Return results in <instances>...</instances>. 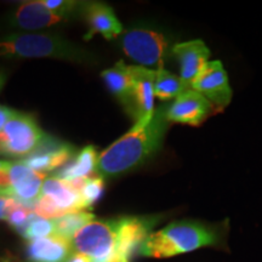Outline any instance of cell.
I'll use <instances>...</instances> for the list:
<instances>
[{"instance_id": "cb8c5ba5", "label": "cell", "mask_w": 262, "mask_h": 262, "mask_svg": "<svg viewBox=\"0 0 262 262\" xmlns=\"http://www.w3.org/2000/svg\"><path fill=\"white\" fill-rule=\"evenodd\" d=\"M17 204L18 202L11 195L0 193V221L8 220L9 214L15 206H17Z\"/></svg>"}, {"instance_id": "7c38bea8", "label": "cell", "mask_w": 262, "mask_h": 262, "mask_svg": "<svg viewBox=\"0 0 262 262\" xmlns=\"http://www.w3.org/2000/svg\"><path fill=\"white\" fill-rule=\"evenodd\" d=\"M135 84L136 96V120L135 127L148 125L155 116V79L156 70L142 67L139 64L127 66Z\"/></svg>"}, {"instance_id": "ba28073f", "label": "cell", "mask_w": 262, "mask_h": 262, "mask_svg": "<svg viewBox=\"0 0 262 262\" xmlns=\"http://www.w3.org/2000/svg\"><path fill=\"white\" fill-rule=\"evenodd\" d=\"M192 89L210 101L217 112L227 107L233 96L227 72L220 61H209L193 80Z\"/></svg>"}, {"instance_id": "f1b7e54d", "label": "cell", "mask_w": 262, "mask_h": 262, "mask_svg": "<svg viewBox=\"0 0 262 262\" xmlns=\"http://www.w3.org/2000/svg\"><path fill=\"white\" fill-rule=\"evenodd\" d=\"M0 262H21V261L15 260V258H11V257H4L0 260Z\"/></svg>"}, {"instance_id": "5bb4252c", "label": "cell", "mask_w": 262, "mask_h": 262, "mask_svg": "<svg viewBox=\"0 0 262 262\" xmlns=\"http://www.w3.org/2000/svg\"><path fill=\"white\" fill-rule=\"evenodd\" d=\"M171 54L176 57L180 66V78L192 89V83L209 62L210 50L201 39L175 44Z\"/></svg>"}, {"instance_id": "4316f807", "label": "cell", "mask_w": 262, "mask_h": 262, "mask_svg": "<svg viewBox=\"0 0 262 262\" xmlns=\"http://www.w3.org/2000/svg\"><path fill=\"white\" fill-rule=\"evenodd\" d=\"M11 162H5V160H0V171H6L9 170Z\"/></svg>"}, {"instance_id": "7402d4cb", "label": "cell", "mask_w": 262, "mask_h": 262, "mask_svg": "<svg viewBox=\"0 0 262 262\" xmlns=\"http://www.w3.org/2000/svg\"><path fill=\"white\" fill-rule=\"evenodd\" d=\"M104 188V179L102 176H96V178H88L84 180L83 185L79 188V193L83 201V205L85 210H89L95 203L101 198Z\"/></svg>"}, {"instance_id": "52a82bcc", "label": "cell", "mask_w": 262, "mask_h": 262, "mask_svg": "<svg viewBox=\"0 0 262 262\" xmlns=\"http://www.w3.org/2000/svg\"><path fill=\"white\" fill-rule=\"evenodd\" d=\"M32 209L35 215L44 219H57L71 212L86 211L80 193L71 182L58 175L45 180L40 196Z\"/></svg>"}, {"instance_id": "7a4b0ae2", "label": "cell", "mask_w": 262, "mask_h": 262, "mask_svg": "<svg viewBox=\"0 0 262 262\" xmlns=\"http://www.w3.org/2000/svg\"><path fill=\"white\" fill-rule=\"evenodd\" d=\"M166 107L156 110L148 125L134 126L98 155L96 172L103 179L116 178L140 168L152 158L162 148L170 124L166 118Z\"/></svg>"}, {"instance_id": "30bf717a", "label": "cell", "mask_w": 262, "mask_h": 262, "mask_svg": "<svg viewBox=\"0 0 262 262\" xmlns=\"http://www.w3.org/2000/svg\"><path fill=\"white\" fill-rule=\"evenodd\" d=\"M10 195L21 204L33 208L40 196L48 173L35 171L19 160L11 162L9 168Z\"/></svg>"}, {"instance_id": "ffe728a7", "label": "cell", "mask_w": 262, "mask_h": 262, "mask_svg": "<svg viewBox=\"0 0 262 262\" xmlns=\"http://www.w3.org/2000/svg\"><path fill=\"white\" fill-rule=\"evenodd\" d=\"M95 220V215L89 211H77L66 214L61 217L55 219L56 235L71 242L78 232L89 222Z\"/></svg>"}, {"instance_id": "8fae6325", "label": "cell", "mask_w": 262, "mask_h": 262, "mask_svg": "<svg viewBox=\"0 0 262 262\" xmlns=\"http://www.w3.org/2000/svg\"><path fill=\"white\" fill-rule=\"evenodd\" d=\"M68 21H70L68 18L51 11L44 4V0L21 3L8 17L10 27L24 29V31H39Z\"/></svg>"}, {"instance_id": "ac0fdd59", "label": "cell", "mask_w": 262, "mask_h": 262, "mask_svg": "<svg viewBox=\"0 0 262 262\" xmlns=\"http://www.w3.org/2000/svg\"><path fill=\"white\" fill-rule=\"evenodd\" d=\"M98 155L94 146H86L75 156L74 162L66 165L58 172V176L66 181L72 182L74 180L93 178V173L96 171Z\"/></svg>"}, {"instance_id": "603a6c76", "label": "cell", "mask_w": 262, "mask_h": 262, "mask_svg": "<svg viewBox=\"0 0 262 262\" xmlns=\"http://www.w3.org/2000/svg\"><path fill=\"white\" fill-rule=\"evenodd\" d=\"M35 216L37 215L34 214L32 208L18 203L17 206H15L11 210V212H10L8 220L6 221H8V224L11 226L12 228L17 229V231L22 233V232L25 231V228L28 226L29 222H31Z\"/></svg>"}, {"instance_id": "e0dca14e", "label": "cell", "mask_w": 262, "mask_h": 262, "mask_svg": "<svg viewBox=\"0 0 262 262\" xmlns=\"http://www.w3.org/2000/svg\"><path fill=\"white\" fill-rule=\"evenodd\" d=\"M72 253L71 242L56 234L27 242L26 244L28 262H66Z\"/></svg>"}, {"instance_id": "d6986e66", "label": "cell", "mask_w": 262, "mask_h": 262, "mask_svg": "<svg viewBox=\"0 0 262 262\" xmlns=\"http://www.w3.org/2000/svg\"><path fill=\"white\" fill-rule=\"evenodd\" d=\"M191 89L183 83L180 75H175L164 67L156 70L155 95L162 101H170L178 98L180 95Z\"/></svg>"}, {"instance_id": "9a60e30c", "label": "cell", "mask_w": 262, "mask_h": 262, "mask_svg": "<svg viewBox=\"0 0 262 262\" xmlns=\"http://www.w3.org/2000/svg\"><path fill=\"white\" fill-rule=\"evenodd\" d=\"M73 157H75L73 146L57 142L47 136L39 148L21 162L35 171L48 173L62 168Z\"/></svg>"}, {"instance_id": "277c9868", "label": "cell", "mask_w": 262, "mask_h": 262, "mask_svg": "<svg viewBox=\"0 0 262 262\" xmlns=\"http://www.w3.org/2000/svg\"><path fill=\"white\" fill-rule=\"evenodd\" d=\"M0 57L56 58L96 64L93 52L56 34L14 33L0 39Z\"/></svg>"}, {"instance_id": "3957f363", "label": "cell", "mask_w": 262, "mask_h": 262, "mask_svg": "<svg viewBox=\"0 0 262 262\" xmlns=\"http://www.w3.org/2000/svg\"><path fill=\"white\" fill-rule=\"evenodd\" d=\"M228 221L208 224L198 220L172 221L153 231L137 250L143 257L168 258L202 248L227 249Z\"/></svg>"}, {"instance_id": "6da1fadb", "label": "cell", "mask_w": 262, "mask_h": 262, "mask_svg": "<svg viewBox=\"0 0 262 262\" xmlns=\"http://www.w3.org/2000/svg\"><path fill=\"white\" fill-rule=\"evenodd\" d=\"M160 220L162 215L94 220L74 235L72 249L91 262H130Z\"/></svg>"}, {"instance_id": "5b68a950", "label": "cell", "mask_w": 262, "mask_h": 262, "mask_svg": "<svg viewBox=\"0 0 262 262\" xmlns=\"http://www.w3.org/2000/svg\"><path fill=\"white\" fill-rule=\"evenodd\" d=\"M45 137L33 116L15 111L0 131V155L26 158L39 148Z\"/></svg>"}, {"instance_id": "9c48e42d", "label": "cell", "mask_w": 262, "mask_h": 262, "mask_svg": "<svg viewBox=\"0 0 262 262\" xmlns=\"http://www.w3.org/2000/svg\"><path fill=\"white\" fill-rule=\"evenodd\" d=\"M214 112L217 111L210 101L206 100L198 91L189 89L166 107V118L169 123L199 126Z\"/></svg>"}, {"instance_id": "4fadbf2b", "label": "cell", "mask_w": 262, "mask_h": 262, "mask_svg": "<svg viewBox=\"0 0 262 262\" xmlns=\"http://www.w3.org/2000/svg\"><path fill=\"white\" fill-rule=\"evenodd\" d=\"M81 16L89 27V31L84 35V40H90L95 34H101L108 40L122 35V24L117 18L113 9L104 3L84 2Z\"/></svg>"}, {"instance_id": "d4e9b609", "label": "cell", "mask_w": 262, "mask_h": 262, "mask_svg": "<svg viewBox=\"0 0 262 262\" xmlns=\"http://www.w3.org/2000/svg\"><path fill=\"white\" fill-rule=\"evenodd\" d=\"M14 112L15 111L11 110V108L0 104V131L3 130V127L5 126V124L9 122V119L11 118Z\"/></svg>"}, {"instance_id": "484cf974", "label": "cell", "mask_w": 262, "mask_h": 262, "mask_svg": "<svg viewBox=\"0 0 262 262\" xmlns=\"http://www.w3.org/2000/svg\"><path fill=\"white\" fill-rule=\"evenodd\" d=\"M66 262H91L89 260V257H86L85 255L80 254V253H75V251H73L72 253V255L70 257H68V260Z\"/></svg>"}, {"instance_id": "2e32d148", "label": "cell", "mask_w": 262, "mask_h": 262, "mask_svg": "<svg viewBox=\"0 0 262 262\" xmlns=\"http://www.w3.org/2000/svg\"><path fill=\"white\" fill-rule=\"evenodd\" d=\"M101 77L106 83L108 90L119 101L131 119L136 120L135 84L127 66L123 61H119L114 67L103 71Z\"/></svg>"}, {"instance_id": "44dd1931", "label": "cell", "mask_w": 262, "mask_h": 262, "mask_svg": "<svg viewBox=\"0 0 262 262\" xmlns=\"http://www.w3.org/2000/svg\"><path fill=\"white\" fill-rule=\"evenodd\" d=\"M55 234H56L55 219H44L39 216H35L22 232V235L25 239H27V242L51 237Z\"/></svg>"}, {"instance_id": "8992f818", "label": "cell", "mask_w": 262, "mask_h": 262, "mask_svg": "<svg viewBox=\"0 0 262 262\" xmlns=\"http://www.w3.org/2000/svg\"><path fill=\"white\" fill-rule=\"evenodd\" d=\"M125 55L142 67H164L170 51V40L162 32L150 28H133L120 35Z\"/></svg>"}, {"instance_id": "83f0119b", "label": "cell", "mask_w": 262, "mask_h": 262, "mask_svg": "<svg viewBox=\"0 0 262 262\" xmlns=\"http://www.w3.org/2000/svg\"><path fill=\"white\" fill-rule=\"evenodd\" d=\"M5 80H6L5 74L3 73V72H0V90H2V89H3V86H4Z\"/></svg>"}]
</instances>
